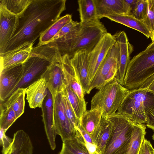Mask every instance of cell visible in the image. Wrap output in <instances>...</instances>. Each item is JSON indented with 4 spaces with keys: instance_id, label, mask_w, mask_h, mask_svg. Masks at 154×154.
<instances>
[{
    "instance_id": "24",
    "label": "cell",
    "mask_w": 154,
    "mask_h": 154,
    "mask_svg": "<svg viewBox=\"0 0 154 154\" xmlns=\"http://www.w3.org/2000/svg\"><path fill=\"white\" fill-rule=\"evenodd\" d=\"M105 17L135 29L143 34L147 38H151L152 37L151 33L143 23L132 15L117 14L108 15Z\"/></svg>"
},
{
    "instance_id": "25",
    "label": "cell",
    "mask_w": 154,
    "mask_h": 154,
    "mask_svg": "<svg viewBox=\"0 0 154 154\" xmlns=\"http://www.w3.org/2000/svg\"><path fill=\"white\" fill-rule=\"evenodd\" d=\"M30 57L40 58L51 63H60L62 56L56 47L47 43L32 47L30 52Z\"/></svg>"
},
{
    "instance_id": "41",
    "label": "cell",
    "mask_w": 154,
    "mask_h": 154,
    "mask_svg": "<svg viewBox=\"0 0 154 154\" xmlns=\"http://www.w3.org/2000/svg\"><path fill=\"white\" fill-rule=\"evenodd\" d=\"M145 110L154 107V93L147 91L144 102Z\"/></svg>"
},
{
    "instance_id": "43",
    "label": "cell",
    "mask_w": 154,
    "mask_h": 154,
    "mask_svg": "<svg viewBox=\"0 0 154 154\" xmlns=\"http://www.w3.org/2000/svg\"><path fill=\"white\" fill-rule=\"evenodd\" d=\"M76 128H77L81 133L85 141L86 145L94 144L92 141L91 135L83 128L81 124Z\"/></svg>"
},
{
    "instance_id": "30",
    "label": "cell",
    "mask_w": 154,
    "mask_h": 154,
    "mask_svg": "<svg viewBox=\"0 0 154 154\" xmlns=\"http://www.w3.org/2000/svg\"><path fill=\"white\" fill-rule=\"evenodd\" d=\"M78 3L80 23L97 19L94 0H79Z\"/></svg>"
},
{
    "instance_id": "44",
    "label": "cell",
    "mask_w": 154,
    "mask_h": 154,
    "mask_svg": "<svg viewBox=\"0 0 154 154\" xmlns=\"http://www.w3.org/2000/svg\"><path fill=\"white\" fill-rule=\"evenodd\" d=\"M154 48V41L152 42L146 48L147 49Z\"/></svg>"
},
{
    "instance_id": "36",
    "label": "cell",
    "mask_w": 154,
    "mask_h": 154,
    "mask_svg": "<svg viewBox=\"0 0 154 154\" xmlns=\"http://www.w3.org/2000/svg\"><path fill=\"white\" fill-rule=\"evenodd\" d=\"M147 0L148 4L147 13L142 21L149 30L152 37L154 33V0Z\"/></svg>"
},
{
    "instance_id": "38",
    "label": "cell",
    "mask_w": 154,
    "mask_h": 154,
    "mask_svg": "<svg viewBox=\"0 0 154 154\" xmlns=\"http://www.w3.org/2000/svg\"><path fill=\"white\" fill-rule=\"evenodd\" d=\"M79 23V22L72 20L61 28L58 33L54 37L51 41L63 37L71 31L75 27L78 25Z\"/></svg>"
},
{
    "instance_id": "27",
    "label": "cell",
    "mask_w": 154,
    "mask_h": 154,
    "mask_svg": "<svg viewBox=\"0 0 154 154\" xmlns=\"http://www.w3.org/2000/svg\"><path fill=\"white\" fill-rule=\"evenodd\" d=\"M146 126L143 124L133 123L131 140L127 154H138L145 139Z\"/></svg>"
},
{
    "instance_id": "11",
    "label": "cell",
    "mask_w": 154,
    "mask_h": 154,
    "mask_svg": "<svg viewBox=\"0 0 154 154\" xmlns=\"http://www.w3.org/2000/svg\"><path fill=\"white\" fill-rule=\"evenodd\" d=\"M23 74V64L9 67L0 71L1 101H4L15 91L22 79Z\"/></svg>"
},
{
    "instance_id": "26",
    "label": "cell",
    "mask_w": 154,
    "mask_h": 154,
    "mask_svg": "<svg viewBox=\"0 0 154 154\" xmlns=\"http://www.w3.org/2000/svg\"><path fill=\"white\" fill-rule=\"evenodd\" d=\"M27 89L19 88L7 98L4 103H1L5 107L12 108L18 119L24 113L25 108V96Z\"/></svg>"
},
{
    "instance_id": "34",
    "label": "cell",
    "mask_w": 154,
    "mask_h": 154,
    "mask_svg": "<svg viewBox=\"0 0 154 154\" xmlns=\"http://www.w3.org/2000/svg\"><path fill=\"white\" fill-rule=\"evenodd\" d=\"M62 100L66 115L71 123L75 129L81 123L80 120L76 116L75 112L63 91L61 93Z\"/></svg>"
},
{
    "instance_id": "9",
    "label": "cell",
    "mask_w": 154,
    "mask_h": 154,
    "mask_svg": "<svg viewBox=\"0 0 154 154\" xmlns=\"http://www.w3.org/2000/svg\"><path fill=\"white\" fill-rule=\"evenodd\" d=\"M52 98L53 122L57 134L62 141L74 137L76 130L66 115L61 93L52 96Z\"/></svg>"
},
{
    "instance_id": "40",
    "label": "cell",
    "mask_w": 154,
    "mask_h": 154,
    "mask_svg": "<svg viewBox=\"0 0 154 154\" xmlns=\"http://www.w3.org/2000/svg\"><path fill=\"white\" fill-rule=\"evenodd\" d=\"M140 88L145 89L148 92L154 93V74L147 79Z\"/></svg>"
},
{
    "instance_id": "19",
    "label": "cell",
    "mask_w": 154,
    "mask_h": 154,
    "mask_svg": "<svg viewBox=\"0 0 154 154\" xmlns=\"http://www.w3.org/2000/svg\"><path fill=\"white\" fill-rule=\"evenodd\" d=\"M45 79L41 78L28 87L26 91V99L30 107H42L48 92Z\"/></svg>"
},
{
    "instance_id": "4",
    "label": "cell",
    "mask_w": 154,
    "mask_h": 154,
    "mask_svg": "<svg viewBox=\"0 0 154 154\" xmlns=\"http://www.w3.org/2000/svg\"><path fill=\"white\" fill-rule=\"evenodd\" d=\"M129 91L115 78L99 89L93 96L90 109L101 110L103 117L112 115L117 111Z\"/></svg>"
},
{
    "instance_id": "7",
    "label": "cell",
    "mask_w": 154,
    "mask_h": 154,
    "mask_svg": "<svg viewBox=\"0 0 154 154\" xmlns=\"http://www.w3.org/2000/svg\"><path fill=\"white\" fill-rule=\"evenodd\" d=\"M119 55V45L116 41L89 84L87 94H89L95 88L99 89L115 78L118 69Z\"/></svg>"
},
{
    "instance_id": "32",
    "label": "cell",
    "mask_w": 154,
    "mask_h": 154,
    "mask_svg": "<svg viewBox=\"0 0 154 154\" xmlns=\"http://www.w3.org/2000/svg\"><path fill=\"white\" fill-rule=\"evenodd\" d=\"M32 0H0V5L11 13L19 17Z\"/></svg>"
},
{
    "instance_id": "29",
    "label": "cell",
    "mask_w": 154,
    "mask_h": 154,
    "mask_svg": "<svg viewBox=\"0 0 154 154\" xmlns=\"http://www.w3.org/2000/svg\"><path fill=\"white\" fill-rule=\"evenodd\" d=\"M102 114L101 110L94 109L87 111L82 116L81 125L90 135L99 124Z\"/></svg>"
},
{
    "instance_id": "33",
    "label": "cell",
    "mask_w": 154,
    "mask_h": 154,
    "mask_svg": "<svg viewBox=\"0 0 154 154\" xmlns=\"http://www.w3.org/2000/svg\"><path fill=\"white\" fill-rule=\"evenodd\" d=\"M17 119L13 109L4 106L1 103L0 128L6 131L13 123Z\"/></svg>"
},
{
    "instance_id": "15",
    "label": "cell",
    "mask_w": 154,
    "mask_h": 154,
    "mask_svg": "<svg viewBox=\"0 0 154 154\" xmlns=\"http://www.w3.org/2000/svg\"><path fill=\"white\" fill-rule=\"evenodd\" d=\"M41 108L42 121L47 138L51 149L54 150L56 147L55 138L57 134L53 122L52 96L48 90Z\"/></svg>"
},
{
    "instance_id": "1",
    "label": "cell",
    "mask_w": 154,
    "mask_h": 154,
    "mask_svg": "<svg viewBox=\"0 0 154 154\" xmlns=\"http://www.w3.org/2000/svg\"><path fill=\"white\" fill-rule=\"evenodd\" d=\"M66 0H32L18 17L15 33L2 54L36 39L59 18L66 9Z\"/></svg>"
},
{
    "instance_id": "23",
    "label": "cell",
    "mask_w": 154,
    "mask_h": 154,
    "mask_svg": "<svg viewBox=\"0 0 154 154\" xmlns=\"http://www.w3.org/2000/svg\"><path fill=\"white\" fill-rule=\"evenodd\" d=\"M13 141L8 151L4 154H32L33 146L29 135L22 130L14 134Z\"/></svg>"
},
{
    "instance_id": "35",
    "label": "cell",
    "mask_w": 154,
    "mask_h": 154,
    "mask_svg": "<svg viewBox=\"0 0 154 154\" xmlns=\"http://www.w3.org/2000/svg\"><path fill=\"white\" fill-rule=\"evenodd\" d=\"M148 9V4L147 0H138L131 15L137 19L142 21L147 15Z\"/></svg>"
},
{
    "instance_id": "37",
    "label": "cell",
    "mask_w": 154,
    "mask_h": 154,
    "mask_svg": "<svg viewBox=\"0 0 154 154\" xmlns=\"http://www.w3.org/2000/svg\"><path fill=\"white\" fill-rule=\"evenodd\" d=\"M6 131L3 128H0V143L2 147V152L5 154L11 146L13 139H11L5 134Z\"/></svg>"
},
{
    "instance_id": "28",
    "label": "cell",
    "mask_w": 154,
    "mask_h": 154,
    "mask_svg": "<svg viewBox=\"0 0 154 154\" xmlns=\"http://www.w3.org/2000/svg\"><path fill=\"white\" fill-rule=\"evenodd\" d=\"M72 18L71 15L67 14L59 18L40 36L37 45H42L51 42L61 28L72 20Z\"/></svg>"
},
{
    "instance_id": "20",
    "label": "cell",
    "mask_w": 154,
    "mask_h": 154,
    "mask_svg": "<svg viewBox=\"0 0 154 154\" xmlns=\"http://www.w3.org/2000/svg\"><path fill=\"white\" fill-rule=\"evenodd\" d=\"M67 85L82 100H85V93L79 79L72 66L69 56L65 54L62 57L60 63Z\"/></svg>"
},
{
    "instance_id": "3",
    "label": "cell",
    "mask_w": 154,
    "mask_h": 154,
    "mask_svg": "<svg viewBox=\"0 0 154 154\" xmlns=\"http://www.w3.org/2000/svg\"><path fill=\"white\" fill-rule=\"evenodd\" d=\"M154 74V48H146L130 60L123 86L129 90L138 88Z\"/></svg>"
},
{
    "instance_id": "45",
    "label": "cell",
    "mask_w": 154,
    "mask_h": 154,
    "mask_svg": "<svg viewBox=\"0 0 154 154\" xmlns=\"http://www.w3.org/2000/svg\"><path fill=\"white\" fill-rule=\"evenodd\" d=\"M151 40H152V42H153L154 41V33H153V35L152 36V37L151 38Z\"/></svg>"
},
{
    "instance_id": "42",
    "label": "cell",
    "mask_w": 154,
    "mask_h": 154,
    "mask_svg": "<svg viewBox=\"0 0 154 154\" xmlns=\"http://www.w3.org/2000/svg\"><path fill=\"white\" fill-rule=\"evenodd\" d=\"M152 147L150 141L145 139L142 144L138 154H151V150Z\"/></svg>"
},
{
    "instance_id": "6",
    "label": "cell",
    "mask_w": 154,
    "mask_h": 154,
    "mask_svg": "<svg viewBox=\"0 0 154 154\" xmlns=\"http://www.w3.org/2000/svg\"><path fill=\"white\" fill-rule=\"evenodd\" d=\"M146 92L145 89L141 88L129 90L116 113L126 117L135 123H146L144 102Z\"/></svg>"
},
{
    "instance_id": "12",
    "label": "cell",
    "mask_w": 154,
    "mask_h": 154,
    "mask_svg": "<svg viewBox=\"0 0 154 154\" xmlns=\"http://www.w3.org/2000/svg\"><path fill=\"white\" fill-rule=\"evenodd\" d=\"M114 35L119 49L118 69L115 78L123 86L124 78L130 61V55L134 50L133 47L129 42L127 35L124 31L117 32Z\"/></svg>"
},
{
    "instance_id": "10",
    "label": "cell",
    "mask_w": 154,
    "mask_h": 154,
    "mask_svg": "<svg viewBox=\"0 0 154 154\" xmlns=\"http://www.w3.org/2000/svg\"><path fill=\"white\" fill-rule=\"evenodd\" d=\"M51 64L40 58L29 57L23 63V76L15 91L19 88H27L41 78Z\"/></svg>"
},
{
    "instance_id": "46",
    "label": "cell",
    "mask_w": 154,
    "mask_h": 154,
    "mask_svg": "<svg viewBox=\"0 0 154 154\" xmlns=\"http://www.w3.org/2000/svg\"><path fill=\"white\" fill-rule=\"evenodd\" d=\"M151 154H154V149L153 147L152 148L151 150Z\"/></svg>"
},
{
    "instance_id": "2",
    "label": "cell",
    "mask_w": 154,
    "mask_h": 154,
    "mask_svg": "<svg viewBox=\"0 0 154 154\" xmlns=\"http://www.w3.org/2000/svg\"><path fill=\"white\" fill-rule=\"evenodd\" d=\"M106 32L105 26L100 20L80 23L75 35H70L65 42L66 54L71 58L75 53L82 50L90 52Z\"/></svg>"
},
{
    "instance_id": "47",
    "label": "cell",
    "mask_w": 154,
    "mask_h": 154,
    "mask_svg": "<svg viewBox=\"0 0 154 154\" xmlns=\"http://www.w3.org/2000/svg\"><path fill=\"white\" fill-rule=\"evenodd\" d=\"M152 139L154 140V134H153V135L152 136Z\"/></svg>"
},
{
    "instance_id": "14",
    "label": "cell",
    "mask_w": 154,
    "mask_h": 154,
    "mask_svg": "<svg viewBox=\"0 0 154 154\" xmlns=\"http://www.w3.org/2000/svg\"><path fill=\"white\" fill-rule=\"evenodd\" d=\"M52 96L61 93L65 88L67 83L60 63H51L42 76Z\"/></svg>"
},
{
    "instance_id": "39",
    "label": "cell",
    "mask_w": 154,
    "mask_h": 154,
    "mask_svg": "<svg viewBox=\"0 0 154 154\" xmlns=\"http://www.w3.org/2000/svg\"><path fill=\"white\" fill-rule=\"evenodd\" d=\"M147 121L146 126L154 131V107L145 111Z\"/></svg>"
},
{
    "instance_id": "18",
    "label": "cell",
    "mask_w": 154,
    "mask_h": 154,
    "mask_svg": "<svg viewBox=\"0 0 154 154\" xmlns=\"http://www.w3.org/2000/svg\"><path fill=\"white\" fill-rule=\"evenodd\" d=\"M88 52L85 50L76 52L70 58L71 64L75 70L85 93L88 86Z\"/></svg>"
},
{
    "instance_id": "21",
    "label": "cell",
    "mask_w": 154,
    "mask_h": 154,
    "mask_svg": "<svg viewBox=\"0 0 154 154\" xmlns=\"http://www.w3.org/2000/svg\"><path fill=\"white\" fill-rule=\"evenodd\" d=\"M111 122L107 117L102 116L97 127L91 135L99 154H102L110 137L112 129Z\"/></svg>"
},
{
    "instance_id": "16",
    "label": "cell",
    "mask_w": 154,
    "mask_h": 154,
    "mask_svg": "<svg viewBox=\"0 0 154 154\" xmlns=\"http://www.w3.org/2000/svg\"><path fill=\"white\" fill-rule=\"evenodd\" d=\"M94 1L98 19L114 14L129 15L125 0H94Z\"/></svg>"
},
{
    "instance_id": "17",
    "label": "cell",
    "mask_w": 154,
    "mask_h": 154,
    "mask_svg": "<svg viewBox=\"0 0 154 154\" xmlns=\"http://www.w3.org/2000/svg\"><path fill=\"white\" fill-rule=\"evenodd\" d=\"M33 45L26 42L15 49L0 54V71L9 67L23 63L29 57Z\"/></svg>"
},
{
    "instance_id": "13",
    "label": "cell",
    "mask_w": 154,
    "mask_h": 154,
    "mask_svg": "<svg viewBox=\"0 0 154 154\" xmlns=\"http://www.w3.org/2000/svg\"><path fill=\"white\" fill-rule=\"evenodd\" d=\"M18 17L0 5V54L14 36L18 24Z\"/></svg>"
},
{
    "instance_id": "31",
    "label": "cell",
    "mask_w": 154,
    "mask_h": 154,
    "mask_svg": "<svg viewBox=\"0 0 154 154\" xmlns=\"http://www.w3.org/2000/svg\"><path fill=\"white\" fill-rule=\"evenodd\" d=\"M63 92L76 116L81 120L82 116L87 111L86 104L85 100H81L67 85Z\"/></svg>"
},
{
    "instance_id": "5",
    "label": "cell",
    "mask_w": 154,
    "mask_h": 154,
    "mask_svg": "<svg viewBox=\"0 0 154 154\" xmlns=\"http://www.w3.org/2000/svg\"><path fill=\"white\" fill-rule=\"evenodd\" d=\"M107 117L111 123L112 129L102 154H127L134 122L116 112Z\"/></svg>"
},
{
    "instance_id": "22",
    "label": "cell",
    "mask_w": 154,
    "mask_h": 154,
    "mask_svg": "<svg viewBox=\"0 0 154 154\" xmlns=\"http://www.w3.org/2000/svg\"><path fill=\"white\" fill-rule=\"evenodd\" d=\"M75 136L63 141L61 150L59 154H99L91 152L87 147L81 133L75 128Z\"/></svg>"
},
{
    "instance_id": "8",
    "label": "cell",
    "mask_w": 154,
    "mask_h": 154,
    "mask_svg": "<svg viewBox=\"0 0 154 154\" xmlns=\"http://www.w3.org/2000/svg\"><path fill=\"white\" fill-rule=\"evenodd\" d=\"M116 42L114 35L106 32L102 37L93 49L88 53V86L99 67Z\"/></svg>"
}]
</instances>
